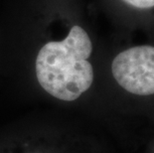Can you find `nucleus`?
I'll list each match as a JSON object with an SVG mask.
<instances>
[{"label": "nucleus", "instance_id": "f257e3e1", "mask_svg": "<svg viewBox=\"0 0 154 153\" xmlns=\"http://www.w3.org/2000/svg\"><path fill=\"white\" fill-rule=\"evenodd\" d=\"M91 52L90 36L79 25L73 26L64 40L48 42L36 58L40 86L64 102L79 99L94 82V69L88 62Z\"/></svg>", "mask_w": 154, "mask_h": 153}, {"label": "nucleus", "instance_id": "f03ea898", "mask_svg": "<svg viewBox=\"0 0 154 153\" xmlns=\"http://www.w3.org/2000/svg\"><path fill=\"white\" fill-rule=\"evenodd\" d=\"M111 73L119 86L132 94H154V46L139 45L117 55Z\"/></svg>", "mask_w": 154, "mask_h": 153}, {"label": "nucleus", "instance_id": "7ed1b4c3", "mask_svg": "<svg viewBox=\"0 0 154 153\" xmlns=\"http://www.w3.org/2000/svg\"><path fill=\"white\" fill-rule=\"evenodd\" d=\"M131 7L139 10H153L154 0H122Z\"/></svg>", "mask_w": 154, "mask_h": 153}]
</instances>
